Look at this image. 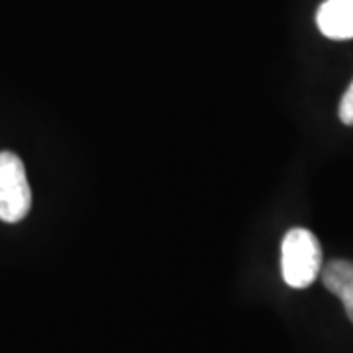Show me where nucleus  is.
Wrapping results in <instances>:
<instances>
[{
    "label": "nucleus",
    "mask_w": 353,
    "mask_h": 353,
    "mask_svg": "<svg viewBox=\"0 0 353 353\" xmlns=\"http://www.w3.org/2000/svg\"><path fill=\"white\" fill-rule=\"evenodd\" d=\"M322 283L324 287L340 296L345 314L353 322V263L345 259L330 261L322 271Z\"/></svg>",
    "instance_id": "4"
},
{
    "label": "nucleus",
    "mask_w": 353,
    "mask_h": 353,
    "mask_svg": "<svg viewBox=\"0 0 353 353\" xmlns=\"http://www.w3.org/2000/svg\"><path fill=\"white\" fill-rule=\"evenodd\" d=\"M32 208V190L22 159L12 152H0V220L16 224Z\"/></svg>",
    "instance_id": "2"
},
{
    "label": "nucleus",
    "mask_w": 353,
    "mask_h": 353,
    "mask_svg": "<svg viewBox=\"0 0 353 353\" xmlns=\"http://www.w3.org/2000/svg\"><path fill=\"white\" fill-rule=\"evenodd\" d=\"M318 30L330 39L353 38V0H326L316 14Z\"/></svg>",
    "instance_id": "3"
},
{
    "label": "nucleus",
    "mask_w": 353,
    "mask_h": 353,
    "mask_svg": "<svg viewBox=\"0 0 353 353\" xmlns=\"http://www.w3.org/2000/svg\"><path fill=\"white\" fill-rule=\"evenodd\" d=\"M281 271L292 289H306L322 271V248L314 234L306 228H292L281 245Z\"/></svg>",
    "instance_id": "1"
},
{
    "label": "nucleus",
    "mask_w": 353,
    "mask_h": 353,
    "mask_svg": "<svg viewBox=\"0 0 353 353\" xmlns=\"http://www.w3.org/2000/svg\"><path fill=\"white\" fill-rule=\"evenodd\" d=\"M340 120L345 126H353V81L340 102Z\"/></svg>",
    "instance_id": "5"
}]
</instances>
